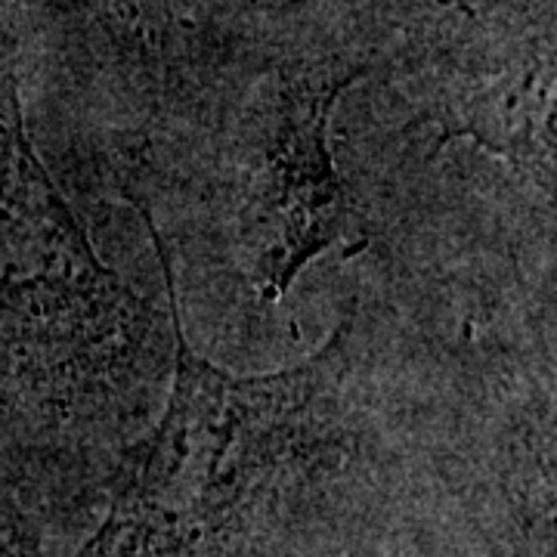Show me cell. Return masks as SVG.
<instances>
[{
  "instance_id": "5b68a950",
  "label": "cell",
  "mask_w": 557,
  "mask_h": 557,
  "mask_svg": "<svg viewBox=\"0 0 557 557\" xmlns=\"http://www.w3.org/2000/svg\"><path fill=\"white\" fill-rule=\"evenodd\" d=\"M0 557H40L20 511L0 496Z\"/></svg>"
},
{
  "instance_id": "6da1fadb",
  "label": "cell",
  "mask_w": 557,
  "mask_h": 557,
  "mask_svg": "<svg viewBox=\"0 0 557 557\" xmlns=\"http://www.w3.org/2000/svg\"><path fill=\"white\" fill-rule=\"evenodd\" d=\"M177 375L156 434L121 478L84 557H230L317 456L347 362L344 325L285 372L233 375L180 329Z\"/></svg>"
},
{
  "instance_id": "277c9868",
  "label": "cell",
  "mask_w": 557,
  "mask_h": 557,
  "mask_svg": "<svg viewBox=\"0 0 557 557\" xmlns=\"http://www.w3.org/2000/svg\"><path fill=\"white\" fill-rule=\"evenodd\" d=\"M446 139L468 137L539 183L555 180V75L539 65L520 75L446 94L431 106Z\"/></svg>"
},
{
  "instance_id": "3957f363",
  "label": "cell",
  "mask_w": 557,
  "mask_h": 557,
  "mask_svg": "<svg viewBox=\"0 0 557 557\" xmlns=\"http://www.w3.org/2000/svg\"><path fill=\"white\" fill-rule=\"evenodd\" d=\"M97 263L78 220L40 168L22 102L0 81V350L69 335L119 310L121 288Z\"/></svg>"
},
{
  "instance_id": "7a4b0ae2",
  "label": "cell",
  "mask_w": 557,
  "mask_h": 557,
  "mask_svg": "<svg viewBox=\"0 0 557 557\" xmlns=\"http://www.w3.org/2000/svg\"><path fill=\"white\" fill-rule=\"evenodd\" d=\"M347 78H304L260 100L248 131L242 199L251 276L263 300H278L329 248H362L369 223L341 180L329 121Z\"/></svg>"
}]
</instances>
